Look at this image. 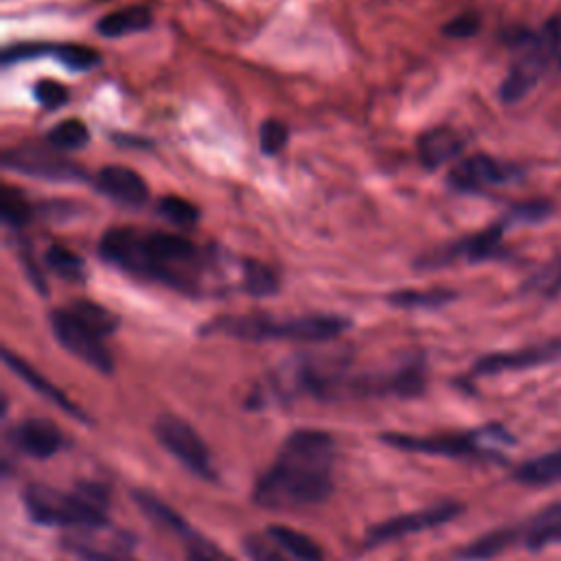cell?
<instances>
[{
    "mask_svg": "<svg viewBox=\"0 0 561 561\" xmlns=\"http://www.w3.org/2000/svg\"><path fill=\"white\" fill-rule=\"evenodd\" d=\"M335 440L320 430L291 432L276 460L254 484V502L267 511H298L333 493Z\"/></svg>",
    "mask_w": 561,
    "mask_h": 561,
    "instance_id": "cell-1",
    "label": "cell"
},
{
    "mask_svg": "<svg viewBox=\"0 0 561 561\" xmlns=\"http://www.w3.org/2000/svg\"><path fill=\"white\" fill-rule=\"evenodd\" d=\"M99 254L114 267L158 280L178 291H195L202 254L193 241L180 234L138 228H110L99 241Z\"/></svg>",
    "mask_w": 561,
    "mask_h": 561,
    "instance_id": "cell-2",
    "label": "cell"
},
{
    "mask_svg": "<svg viewBox=\"0 0 561 561\" xmlns=\"http://www.w3.org/2000/svg\"><path fill=\"white\" fill-rule=\"evenodd\" d=\"M351 327V320L335 313H309L296 318H274L267 313L245 316H219L202 327L204 335H228L245 342H327L342 335Z\"/></svg>",
    "mask_w": 561,
    "mask_h": 561,
    "instance_id": "cell-3",
    "label": "cell"
},
{
    "mask_svg": "<svg viewBox=\"0 0 561 561\" xmlns=\"http://www.w3.org/2000/svg\"><path fill=\"white\" fill-rule=\"evenodd\" d=\"M22 500L28 517L42 526L103 528L107 524V491L94 482H83L72 493L28 484Z\"/></svg>",
    "mask_w": 561,
    "mask_h": 561,
    "instance_id": "cell-4",
    "label": "cell"
},
{
    "mask_svg": "<svg viewBox=\"0 0 561 561\" xmlns=\"http://www.w3.org/2000/svg\"><path fill=\"white\" fill-rule=\"evenodd\" d=\"M381 443L403 449L419 451L430 456H449V458H476L491 460L500 456L502 445H511L513 436L502 425H486L482 430L462 432V434H438V436H414L401 432H386L379 436Z\"/></svg>",
    "mask_w": 561,
    "mask_h": 561,
    "instance_id": "cell-5",
    "label": "cell"
},
{
    "mask_svg": "<svg viewBox=\"0 0 561 561\" xmlns=\"http://www.w3.org/2000/svg\"><path fill=\"white\" fill-rule=\"evenodd\" d=\"M522 53L513 61L500 85V99L504 103H515L524 99L541 79L548 61L554 57L561 44V26L557 22H548L539 33H524L515 42Z\"/></svg>",
    "mask_w": 561,
    "mask_h": 561,
    "instance_id": "cell-6",
    "label": "cell"
},
{
    "mask_svg": "<svg viewBox=\"0 0 561 561\" xmlns=\"http://www.w3.org/2000/svg\"><path fill=\"white\" fill-rule=\"evenodd\" d=\"M48 322L53 335L68 353L103 375H110L114 370V357L103 342L105 337L88 327L83 320H79L68 307L53 309L48 313Z\"/></svg>",
    "mask_w": 561,
    "mask_h": 561,
    "instance_id": "cell-7",
    "label": "cell"
},
{
    "mask_svg": "<svg viewBox=\"0 0 561 561\" xmlns=\"http://www.w3.org/2000/svg\"><path fill=\"white\" fill-rule=\"evenodd\" d=\"M153 434H156V440L173 458H178L191 473L204 480L215 478L210 449L206 447L204 438L184 419L175 414H162L153 423Z\"/></svg>",
    "mask_w": 561,
    "mask_h": 561,
    "instance_id": "cell-8",
    "label": "cell"
},
{
    "mask_svg": "<svg viewBox=\"0 0 561 561\" xmlns=\"http://www.w3.org/2000/svg\"><path fill=\"white\" fill-rule=\"evenodd\" d=\"M462 513V504L458 502H438L432 504L427 508H419L412 513H403L397 517H390L386 522L375 524L368 533H366V546H381L421 530H430L434 526L447 524L454 517H458Z\"/></svg>",
    "mask_w": 561,
    "mask_h": 561,
    "instance_id": "cell-9",
    "label": "cell"
},
{
    "mask_svg": "<svg viewBox=\"0 0 561 561\" xmlns=\"http://www.w3.org/2000/svg\"><path fill=\"white\" fill-rule=\"evenodd\" d=\"M2 164L7 169L44 178V180H79L83 178V171L79 164L57 156V149L50 145L37 147V145H20L11 147L2 153Z\"/></svg>",
    "mask_w": 561,
    "mask_h": 561,
    "instance_id": "cell-10",
    "label": "cell"
},
{
    "mask_svg": "<svg viewBox=\"0 0 561 561\" xmlns=\"http://www.w3.org/2000/svg\"><path fill=\"white\" fill-rule=\"evenodd\" d=\"M517 178V169L486 153L469 156L456 162L447 173V184L460 193H480L493 186H504Z\"/></svg>",
    "mask_w": 561,
    "mask_h": 561,
    "instance_id": "cell-11",
    "label": "cell"
},
{
    "mask_svg": "<svg viewBox=\"0 0 561 561\" xmlns=\"http://www.w3.org/2000/svg\"><path fill=\"white\" fill-rule=\"evenodd\" d=\"M561 362V337L548 340L543 344H533L517 351H504V353H491L480 357L473 364V375H497L508 370H526L543 364Z\"/></svg>",
    "mask_w": 561,
    "mask_h": 561,
    "instance_id": "cell-12",
    "label": "cell"
},
{
    "mask_svg": "<svg viewBox=\"0 0 561 561\" xmlns=\"http://www.w3.org/2000/svg\"><path fill=\"white\" fill-rule=\"evenodd\" d=\"M11 443L18 451L31 458H50L64 447V434L46 419H24L11 430Z\"/></svg>",
    "mask_w": 561,
    "mask_h": 561,
    "instance_id": "cell-13",
    "label": "cell"
},
{
    "mask_svg": "<svg viewBox=\"0 0 561 561\" xmlns=\"http://www.w3.org/2000/svg\"><path fill=\"white\" fill-rule=\"evenodd\" d=\"M94 186L110 199L125 206H142L149 197L147 182L134 169L121 164L103 167L94 178Z\"/></svg>",
    "mask_w": 561,
    "mask_h": 561,
    "instance_id": "cell-14",
    "label": "cell"
},
{
    "mask_svg": "<svg viewBox=\"0 0 561 561\" xmlns=\"http://www.w3.org/2000/svg\"><path fill=\"white\" fill-rule=\"evenodd\" d=\"M2 359H4V364L22 379V381H26L33 390H37L42 397H46L48 401H53L59 410H64L66 414H70V416H75V419H79L81 423H88V414L79 408V405H75L55 383H50L39 370H35L31 364H26L20 355H15V353H11L9 348H4L2 351Z\"/></svg>",
    "mask_w": 561,
    "mask_h": 561,
    "instance_id": "cell-15",
    "label": "cell"
},
{
    "mask_svg": "<svg viewBox=\"0 0 561 561\" xmlns=\"http://www.w3.org/2000/svg\"><path fill=\"white\" fill-rule=\"evenodd\" d=\"M462 147H465L462 136L449 127L427 129L416 140L419 160L425 169H438V167L447 164L462 151Z\"/></svg>",
    "mask_w": 561,
    "mask_h": 561,
    "instance_id": "cell-16",
    "label": "cell"
},
{
    "mask_svg": "<svg viewBox=\"0 0 561 561\" xmlns=\"http://www.w3.org/2000/svg\"><path fill=\"white\" fill-rule=\"evenodd\" d=\"M517 539L530 548L541 550L546 546L561 543V502L550 504L524 524H517Z\"/></svg>",
    "mask_w": 561,
    "mask_h": 561,
    "instance_id": "cell-17",
    "label": "cell"
},
{
    "mask_svg": "<svg viewBox=\"0 0 561 561\" xmlns=\"http://www.w3.org/2000/svg\"><path fill=\"white\" fill-rule=\"evenodd\" d=\"M153 22V15L147 7H125V9H116L107 15H103L96 22V33L103 37H125L131 33H140L147 31Z\"/></svg>",
    "mask_w": 561,
    "mask_h": 561,
    "instance_id": "cell-18",
    "label": "cell"
},
{
    "mask_svg": "<svg viewBox=\"0 0 561 561\" xmlns=\"http://www.w3.org/2000/svg\"><path fill=\"white\" fill-rule=\"evenodd\" d=\"M513 478L528 486L561 484V449H554V451H548L543 456L522 462L515 469Z\"/></svg>",
    "mask_w": 561,
    "mask_h": 561,
    "instance_id": "cell-19",
    "label": "cell"
},
{
    "mask_svg": "<svg viewBox=\"0 0 561 561\" xmlns=\"http://www.w3.org/2000/svg\"><path fill=\"white\" fill-rule=\"evenodd\" d=\"M517 528L515 526H504V528H495L491 533H484L482 537L473 539L471 543H467L458 557L462 561H486L497 557L500 552L517 546Z\"/></svg>",
    "mask_w": 561,
    "mask_h": 561,
    "instance_id": "cell-20",
    "label": "cell"
},
{
    "mask_svg": "<svg viewBox=\"0 0 561 561\" xmlns=\"http://www.w3.org/2000/svg\"><path fill=\"white\" fill-rule=\"evenodd\" d=\"M265 535L296 561H322L320 546L305 533H298L287 526H270Z\"/></svg>",
    "mask_w": 561,
    "mask_h": 561,
    "instance_id": "cell-21",
    "label": "cell"
},
{
    "mask_svg": "<svg viewBox=\"0 0 561 561\" xmlns=\"http://www.w3.org/2000/svg\"><path fill=\"white\" fill-rule=\"evenodd\" d=\"M44 261H46L48 270L55 276L64 278V280H70V283L85 280V263H83V259L77 252H72V250L64 248V245H57V243L48 245L46 252H44Z\"/></svg>",
    "mask_w": 561,
    "mask_h": 561,
    "instance_id": "cell-22",
    "label": "cell"
},
{
    "mask_svg": "<svg viewBox=\"0 0 561 561\" xmlns=\"http://www.w3.org/2000/svg\"><path fill=\"white\" fill-rule=\"evenodd\" d=\"M79 320H83L88 327H92L94 331H99L103 337L112 335L118 329V316L114 311H110L107 307L94 302V300H72L70 305H66Z\"/></svg>",
    "mask_w": 561,
    "mask_h": 561,
    "instance_id": "cell-23",
    "label": "cell"
},
{
    "mask_svg": "<svg viewBox=\"0 0 561 561\" xmlns=\"http://www.w3.org/2000/svg\"><path fill=\"white\" fill-rule=\"evenodd\" d=\"M454 298L456 294L447 289H397L388 296V302L401 309H436Z\"/></svg>",
    "mask_w": 561,
    "mask_h": 561,
    "instance_id": "cell-24",
    "label": "cell"
},
{
    "mask_svg": "<svg viewBox=\"0 0 561 561\" xmlns=\"http://www.w3.org/2000/svg\"><path fill=\"white\" fill-rule=\"evenodd\" d=\"M90 140V131L85 123L79 118H66L48 129L46 145H50L57 151H75L81 149Z\"/></svg>",
    "mask_w": 561,
    "mask_h": 561,
    "instance_id": "cell-25",
    "label": "cell"
},
{
    "mask_svg": "<svg viewBox=\"0 0 561 561\" xmlns=\"http://www.w3.org/2000/svg\"><path fill=\"white\" fill-rule=\"evenodd\" d=\"M241 274H243V287L250 296L265 298V296H274L278 291L276 274L265 263H261L256 259H245Z\"/></svg>",
    "mask_w": 561,
    "mask_h": 561,
    "instance_id": "cell-26",
    "label": "cell"
},
{
    "mask_svg": "<svg viewBox=\"0 0 561 561\" xmlns=\"http://www.w3.org/2000/svg\"><path fill=\"white\" fill-rule=\"evenodd\" d=\"M0 215L7 226L18 230L31 221L33 208H31L28 199L18 188L4 184L2 193H0Z\"/></svg>",
    "mask_w": 561,
    "mask_h": 561,
    "instance_id": "cell-27",
    "label": "cell"
},
{
    "mask_svg": "<svg viewBox=\"0 0 561 561\" xmlns=\"http://www.w3.org/2000/svg\"><path fill=\"white\" fill-rule=\"evenodd\" d=\"M50 55L70 70H90L101 64L99 50L81 44H50Z\"/></svg>",
    "mask_w": 561,
    "mask_h": 561,
    "instance_id": "cell-28",
    "label": "cell"
},
{
    "mask_svg": "<svg viewBox=\"0 0 561 561\" xmlns=\"http://www.w3.org/2000/svg\"><path fill=\"white\" fill-rule=\"evenodd\" d=\"M158 213L171 221L173 226L178 228H191L197 224L199 219V210L195 204H191L188 199L184 197H178V195H164L160 197L158 202Z\"/></svg>",
    "mask_w": 561,
    "mask_h": 561,
    "instance_id": "cell-29",
    "label": "cell"
},
{
    "mask_svg": "<svg viewBox=\"0 0 561 561\" xmlns=\"http://www.w3.org/2000/svg\"><path fill=\"white\" fill-rule=\"evenodd\" d=\"M526 291L539 294V296H554L561 291V256L546 263L541 270H537L524 285Z\"/></svg>",
    "mask_w": 561,
    "mask_h": 561,
    "instance_id": "cell-30",
    "label": "cell"
},
{
    "mask_svg": "<svg viewBox=\"0 0 561 561\" xmlns=\"http://www.w3.org/2000/svg\"><path fill=\"white\" fill-rule=\"evenodd\" d=\"M289 140V129L283 121L278 118H267L261 123L259 127V145H261V151L265 156H276L285 149Z\"/></svg>",
    "mask_w": 561,
    "mask_h": 561,
    "instance_id": "cell-31",
    "label": "cell"
},
{
    "mask_svg": "<svg viewBox=\"0 0 561 561\" xmlns=\"http://www.w3.org/2000/svg\"><path fill=\"white\" fill-rule=\"evenodd\" d=\"M33 94H35V101L46 110H57L64 103H68V99H70L68 88L59 81H53V79L37 81L35 88H33Z\"/></svg>",
    "mask_w": 561,
    "mask_h": 561,
    "instance_id": "cell-32",
    "label": "cell"
},
{
    "mask_svg": "<svg viewBox=\"0 0 561 561\" xmlns=\"http://www.w3.org/2000/svg\"><path fill=\"white\" fill-rule=\"evenodd\" d=\"M243 550L248 552L250 561H287L283 550L267 535L265 537H261V535L248 537L243 543Z\"/></svg>",
    "mask_w": 561,
    "mask_h": 561,
    "instance_id": "cell-33",
    "label": "cell"
},
{
    "mask_svg": "<svg viewBox=\"0 0 561 561\" xmlns=\"http://www.w3.org/2000/svg\"><path fill=\"white\" fill-rule=\"evenodd\" d=\"M552 213V206L546 202H526L515 206L506 217L504 224H535V221H543L548 215Z\"/></svg>",
    "mask_w": 561,
    "mask_h": 561,
    "instance_id": "cell-34",
    "label": "cell"
},
{
    "mask_svg": "<svg viewBox=\"0 0 561 561\" xmlns=\"http://www.w3.org/2000/svg\"><path fill=\"white\" fill-rule=\"evenodd\" d=\"M184 539H186V561H230L221 554V550L217 546L202 539L193 530L188 535H184Z\"/></svg>",
    "mask_w": 561,
    "mask_h": 561,
    "instance_id": "cell-35",
    "label": "cell"
},
{
    "mask_svg": "<svg viewBox=\"0 0 561 561\" xmlns=\"http://www.w3.org/2000/svg\"><path fill=\"white\" fill-rule=\"evenodd\" d=\"M478 28H480V18H478V13L467 11V13H460V15L451 18L449 22H445L440 31H443V35H445V37H451V39H465V37L476 35V33H478Z\"/></svg>",
    "mask_w": 561,
    "mask_h": 561,
    "instance_id": "cell-36",
    "label": "cell"
},
{
    "mask_svg": "<svg viewBox=\"0 0 561 561\" xmlns=\"http://www.w3.org/2000/svg\"><path fill=\"white\" fill-rule=\"evenodd\" d=\"M42 55H50V44H35V42H22V44H11L2 50L0 59L4 66L9 64H18V61H26L33 57H42Z\"/></svg>",
    "mask_w": 561,
    "mask_h": 561,
    "instance_id": "cell-37",
    "label": "cell"
},
{
    "mask_svg": "<svg viewBox=\"0 0 561 561\" xmlns=\"http://www.w3.org/2000/svg\"><path fill=\"white\" fill-rule=\"evenodd\" d=\"M20 259H22V265H24V270H26V274H28V278H31L33 287H35L37 291L46 294V280H44V274L39 272V265L35 263V259H33L31 250H28V248H22V250H20Z\"/></svg>",
    "mask_w": 561,
    "mask_h": 561,
    "instance_id": "cell-38",
    "label": "cell"
},
{
    "mask_svg": "<svg viewBox=\"0 0 561 561\" xmlns=\"http://www.w3.org/2000/svg\"><path fill=\"white\" fill-rule=\"evenodd\" d=\"M75 552H77L81 559H85V561H129V559H123V557H118V554L92 550V548H85V546L75 548Z\"/></svg>",
    "mask_w": 561,
    "mask_h": 561,
    "instance_id": "cell-39",
    "label": "cell"
}]
</instances>
